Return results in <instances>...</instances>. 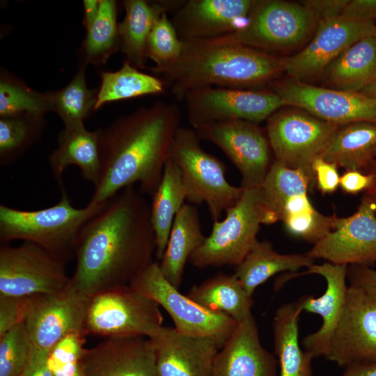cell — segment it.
I'll use <instances>...</instances> for the list:
<instances>
[{"mask_svg":"<svg viewBox=\"0 0 376 376\" xmlns=\"http://www.w3.org/2000/svg\"><path fill=\"white\" fill-rule=\"evenodd\" d=\"M86 67L80 65L71 81L61 89L46 92L52 111L61 118L65 127L84 124L94 110L97 91L87 86Z\"/></svg>","mask_w":376,"mask_h":376,"instance_id":"36","label":"cell"},{"mask_svg":"<svg viewBox=\"0 0 376 376\" xmlns=\"http://www.w3.org/2000/svg\"><path fill=\"white\" fill-rule=\"evenodd\" d=\"M256 1H180L171 21L181 40L214 39L242 27Z\"/></svg>","mask_w":376,"mask_h":376,"instance_id":"21","label":"cell"},{"mask_svg":"<svg viewBox=\"0 0 376 376\" xmlns=\"http://www.w3.org/2000/svg\"><path fill=\"white\" fill-rule=\"evenodd\" d=\"M373 182L370 173L359 171H346L340 178L339 187L349 194H357L366 191Z\"/></svg>","mask_w":376,"mask_h":376,"instance_id":"46","label":"cell"},{"mask_svg":"<svg viewBox=\"0 0 376 376\" xmlns=\"http://www.w3.org/2000/svg\"><path fill=\"white\" fill-rule=\"evenodd\" d=\"M350 0H308L302 3L315 15L318 21L340 17Z\"/></svg>","mask_w":376,"mask_h":376,"instance_id":"45","label":"cell"},{"mask_svg":"<svg viewBox=\"0 0 376 376\" xmlns=\"http://www.w3.org/2000/svg\"><path fill=\"white\" fill-rule=\"evenodd\" d=\"M159 304L130 285L99 292L88 299L86 334L104 337L156 336L162 327Z\"/></svg>","mask_w":376,"mask_h":376,"instance_id":"9","label":"cell"},{"mask_svg":"<svg viewBox=\"0 0 376 376\" xmlns=\"http://www.w3.org/2000/svg\"><path fill=\"white\" fill-rule=\"evenodd\" d=\"M315 182L304 173L274 160L261 187L267 209L286 230L313 244L334 228L337 216L320 212L308 191Z\"/></svg>","mask_w":376,"mask_h":376,"instance_id":"8","label":"cell"},{"mask_svg":"<svg viewBox=\"0 0 376 376\" xmlns=\"http://www.w3.org/2000/svg\"><path fill=\"white\" fill-rule=\"evenodd\" d=\"M84 334H70L50 350L48 364L53 376H84Z\"/></svg>","mask_w":376,"mask_h":376,"instance_id":"41","label":"cell"},{"mask_svg":"<svg viewBox=\"0 0 376 376\" xmlns=\"http://www.w3.org/2000/svg\"><path fill=\"white\" fill-rule=\"evenodd\" d=\"M194 130L200 139L219 147L238 169L241 188L262 187L272 162L268 138L257 124L233 120L204 125Z\"/></svg>","mask_w":376,"mask_h":376,"instance_id":"15","label":"cell"},{"mask_svg":"<svg viewBox=\"0 0 376 376\" xmlns=\"http://www.w3.org/2000/svg\"><path fill=\"white\" fill-rule=\"evenodd\" d=\"M187 295L201 306L236 322L251 316L253 299L233 274L219 273L193 286Z\"/></svg>","mask_w":376,"mask_h":376,"instance_id":"32","label":"cell"},{"mask_svg":"<svg viewBox=\"0 0 376 376\" xmlns=\"http://www.w3.org/2000/svg\"><path fill=\"white\" fill-rule=\"evenodd\" d=\"M175 60L151 71L178 101L191 91L206 87L260 86L283 72L284 58L243 45L208 40H182Z\"/></svg>","mask_w":376,"mask_h":376,"instance_id":"3","label":"cell"},{"mask_svg":"<svg viewBox=\"0 0 376 376\" xmlns=\"http://www.w3.org/2000/svg\"><path fill=\"white\" fill-rule=\"evenodd\" d=\"M44 116L0 117V165L14 163L40 138Z\"/></svg>","mask_w":376,"mask_h":376,"instance_id":"37","label":"cell"},{"mask_svg":"<svg viewBox=\"0 0 376 376\" xmlns=\"http://www.w3.org/2000/svg\"><path fill=\"white\" fill-rule=\"evenodd\" d=\"M84 376H159L151 338L143 336L106 337L84 350Z\"/></svg>","mask_w":376,"mask_h":376,"instance_id":"20","label":"cell"},{"mask_svg":"<svg viewBox=\"0 0 376 376\" xmlns=\"http://www.w3.org/2000/svg\"><path fill=\"white\" fill-rule=\"evenodd\" d=\"M318 23L314 13L302 3L256 1L242 27L207 40L243 45L275 55L274 52L287 51L304 44Z\"/></svg>","mask_w":376,"mask_h":376,"instance_id":"6","label":"cell"},{"mask_svg":"<svg viewBox=\"0 0 376 376\" xmlns=\"http://www.w3.org/2000/svg\"><path fill=\"white\" fill-rule=\"evenodd\" d=\"M180 119L176 104L157 102L100 129L101 173L89 203L107 202L136 183L143 195L152 196L160 183Z\"/></svg>","mask_w":376,"mask_h":376,"instance_id":"2","label":"cell"},{"mask_svg":"<svg viewBox=\"0 0 376 376\" xmlns=\"http://www.w3.org/2000/svg\"><path fill=\"white\" fill-rule=\"evenodd\" d=\"M100 77L95 111L106 103L160 94L166 89L160 78L144 73L127 62L115 72H102Z\"/></svg>","mask_w":376,"mask_h":376,"instance_id":"34","label":"cell"},{"mask_svg":"<svg viewBox=\"0 0 376 376\" xmlns=\"http://www.w3.org/2000/svg\"><path fill=\"white\" fill-rule=\"evenodd\" d=\"M350 285L361 289L376 299V269L363 265H350L347 267Z\"/></svg>","mask_w":376,"mask_h":376,"instance_id":"44","label":"cell"},{"mask_svg":"<svg viewBox=\"0 0 376 376\" xmlns=\"http://www.w3.org/2000/svg\"><path fill=\"white\" fill-rule=\"evenodd\" d=\"M300 298L281 305L272 322L274 352L278 359L279 376H313V358L302 350L299 342Z\"/></svg>","mask_w":376,"mask_h":376,"instance_id":"30","label":"cell"},{"mask_svg":"<svg viewBox=\"0 0 376 376\" xmlns=\"http://www.w3.org/2000/svg\"><path fill=\"white\" fill-rule=\"evenodd\" d=\"M374 36L376 37V24H375V31H374Z\"/></svg>","mask_w":376,"mask_h":376,"instance_id":"53","label":"cell"},{"mask_svg":"<svg viewBox=\"0 0 376 376\" xmlns=\"http://www.w3.org/2000/svg\"><path fill=\"white\" fill-rule=\"evenodd\" d=\"M100 134V129L89 131L84 124L64 127L60 132L49 164L61 190L65 189L63 173L71 165L77 166L83 178L92 182L94 187L97 185L101 173Z\"/></svg>","mask_w":376,"mask_h":376,"instance_id":"25","label":"cell"},{"mask_svg":"<svg viewBox=\"0 0 376 376\" xmlns=\"http://www.w3.org/2000/svg\"><path fill=\"white\" fill-rule=\"evenodd\" d=\"M49 352L35 347L33 356L22 376H53L48 364Z\"/></svg>","mask_w":376,"mask_h":376,"instance_id":"48","label":"cell"},{"mask_svg":"<svg viewBox=\"0 0 376 376\" xmlns=\"http://www.w3.org/2000/svg\"><path fill=\"white\" fill-rule=\"evenodd\" d=\"M365 173H370L373 175V182L364 194L372 202L376 214V160H374Z\"/></svg>","mask_w":376,"mask_h":376,"instance_id":"51","label":"cell"},{"mask_svg":"<svg viewBox=\"0 0 376 376\" xmlns=\"http://www.w3.org/2000/svg\"><path fill=\"white\" fill-rule=\"evenodd\" d=\"M313 264L314 260L306 253H280L270 242L257 240L235 267L234 274L252 296L257 287L275 274L286 271L295 273L300 268H308Z\"/></svg>","mask_w":376,"mask_h":376,"instance_id":"31","label":"cell"},{"mask_svg":"<svg viewBox=\"0 0 376 376\" xmlns=\"http://www.w3.org/2000/svg\"><path fill=\"white\" fill-rule=\"evenodd\" d=\"M52 111L47 93H41L29 87L8 72L0 75V117L31 115L44 116Z\"/></svg>","mask_w":376,"mask_h":376,"instance_id":"38","label":"cell"},{"mask_svg":"<svg viewBox=\"0 0 376 376\" xmlns=\"http://www.w3.org/2000/svg\"><path fill=\"white\" fill-rule=\"evenodd\" d=\"M196 205L185 203L176 214L159 267L164 278L179 288L186 263L205 240Z\"/></svg>","mask_w":376,"mask_h":376,"instance_id":"27","label":"cell"},{"mask_svg":"<svg viewBox=\"0 0 376 376\" xmlns=\"http://www.w3.org/2000/svg\"><path fill=\"white\" fill-rule=\"evenodd\" d=\"M182 45L167 12H164L157 18L149 34L146 45L147 58L155 63V67L164 65L180 56Z\"/></svg>","mask_w":376,"mask_h":376,"instance_id":"40","label":"cell"},{"mask_svg":"<svg viewBox=\"0 0 376 376\" xmlns=\"http://www.w3.org/2000/svg\"><path fill=\"white\" fill-rule=\"evenodd\" d=\"M225 212V218L213 222L210 234L191 255L189 261L194 267H236L258 240L260 224L277 221L265 205L261 187L244 189Z\"/></svg>","mask_w":376,"mask_h":376,"instance_id":"5","label":"cell"},{"mask_svg":"<svg viewBox=\"0 0 376 376\" xmlns=\"http://www.w3.org/2000/svg\"><path fill=\"white\" fill-rule=\"evenodd\" d=\"M88 299L72 284L60 292L24 297L22 323L35 347L50 351L70 334L86 335Z\"/></svg>","mask_w":376,"mask_h":376,"instance_id":"14","label":"cell"},{"mask_svg":"<svg viewBox=\"0 0 376 376\" xmlns=\"http://www.w3.org/2000/svg\"><path fill=\"white\" fill-rule=\"evenodd\" d=\"M340 376H376V361L347 366Z\"/></svg>","mask_w":376,"mask_h":376,"instance_id":"49","label":"cell"},{"mask_svg":"<svg viewBox=\"0 0 376 376\" xmlns=\"http://www.w3.org/2000/svg\"><path fill=\"white\" fill-rule=\"evenodd\" d=\"M100 0H84L83 24L88 29L97 18L100 10Z\"/></svg>","mask_w":376,"mask_h":376,"instance_id":"50","label":"cell"},{"mask_svg":"<svg viewBox=\"0 0 376 376\" xmlns=\"http://www.w3.org/2000/svg\"><path fill=\"white\" fill-rule=\"evenodd\" d=\"M159 376H211L221 345L210 337L190 336L163 327L151 338Z\"/></svg>","mask_w":376,"mask_h":376,"instance_id":"23","label":"cell"},{"mask_svg":"<svg viewBox=\"0 0 376 376\" xmlns=\"http://www.w3.org/2000/svg\"><path fill=\"white\" fill-rule=\"evenodd\" d=\"M118 25L116 1L100 0L98 15L86 29L80 48V65H104L119 49Z\"/></svg>","mask_w":376,"mask_h":376,"instance_id":"35","label":"cell"},{"mask_svg":"<svg viewBox=\"0 0 376 376\" xmlns=\"http://www.w3.org/2000/svg\"><path fill=\"white\" fill-rule=\"evenodd\" d=\"M342 17L357 21H372L376 19V0L349 1Z\"/></svg>","mask_w":376,"mask_h":376,"instance_id":"47","label":"cell"},{"mask_svg":"<svg viewBox=\"0 0 376 376\" xmlns=\"http://www.w3.org/2000/svg\"><path fill=\"white\" fill-rule=\"evenodd\" d=\"M186 197L181 171L168 158L150 205V220L156 237L155 257L159 261L166 249L174 218L185 204Z\"/></svg>","mask_w":376,"mask_h":376,"instance_id":"33","label":"cell"},{"mask_svg":"<svg viewBox=\"0 0 376 376\" xmlns=\"http://www.w3.org/2000/svg\"><path fill=\"white\" fill-rule=\"evenodd\" d=\"M35 345L24 324L0 336V376H22L33 356Z\"/></svg>","mask_w":376,"mask_h":376,"instance_id":"39","label":"cell"},{"mask_svg":"<svg viewBox=\"0 0 376 376\" xmlns=\"http://www.w3.org/2000/svg\"><path fill=\"white\" fill-rule=\"evenodd\" d=\"M322 75L327 88L361 92L376 78V37L364 38L346 48Z\"/></svg>","mask_w":376,"mask_h":376,"instance_id":"28","label":"cell"},{"mask_svg":"<svg viewBox=\"0 0 376 376\" xmlns=\"http://www.w3.org/2000/svg\"><path fill=\"white\" fill-rule=\"evenodd\" d=\"M361 93L376 100V78L366 86Z\"/></svg>","mask_w":376,"mask_h":376,"instance_id":"52","label":"cell"},{"mask_svg":"<svg viewBox=\"0 0 376 376\" xmlns=\"http://www.w3.org/2000/svg\"><path fill=\"white\" fill-rule=\"evenodd\" d=\"M200 140L194 129L180 127L171 142L169 158L181 171L188 203H205L213 221H218L238 201L244 189L228 182L225 164L205 152Z\"/></svg>","mask_w":376,"mask_h":376,"instance_id":"7","label":"cell"},{"mask_svg":"<svg viewBox=\"0 0 376 376\" xmlns=\"http://www.w3.org/2000/svg\"><path fill=\"white\" fill-rule=\"evenodd\" d=\"M375 28L372 21H357L341 16L319 21L311 42L299 53L284 58L283 72L290 78L304 82L315 78L346 48L373 36Z\"/></svg>","mask_w":376,"mask_h":376,"instance_id":"19","label":"cell"},{"mask_svg":"<svg viewBox=\"0 0 376 376\" xmlns=\"http://www.w3.org/2000/svg\"><path fill=\"white\" fill-rule=\"evenodd\" d=\"M61 191V200L44 209L22 210L1 204V242L17 240L31 242L65 262L75 256L80 230L107 201L75 208L65 189Z\"/></svg>","mask_w":376,"mask_h":376,"instance_id":"4","label":"cell"},{"mask_svg":"<svg viewBox=\"0 0 376 376\" xmlns=\"http://www.w3.org/2000/svg\"><path fill=\"white\" fill-rule=\"evenodd\" d=\"M129 285L162 306L181 334L210 337L222 347L237 324L230 316L210 311L180 293L164 278L158 262L139 272Z\"/></svg>","mask_w":376,"mask_h":376,"instance_id":"10","label":"cell"},{"mask_svg":"<svg viewBox=\"0 0 376 376\" xmlns=\"http://www.w3.org/2000/svg\"><path fill=\"white\" fill-rule=\"evenodd\" d=\"M71 284L65 261L28 242L0 248V296L60 292Z\"/></svg>","mask_w":376,"mask_h":376,"instance_id":"12","label":"cell"},{"mask_svg":"<svg viewBox=\"0 0 376 376\" xmlns=\"http://www.w3.org/2000/svg\"><path fill=\"white\" fill-rule=\"evenodd\" d=\"M306 254L341 265L370 267L376 263V214L363 194L357 210L336 219L334 228L313 244Z\"/></svg>","mask_w":376,"mask_h":376,"instance_id":"17","label":"cell"},{"mask_svg":"<svg viewBox=\"0 0 376 376\" xmlns=\"http://www.w3.org/2000/svg\"><path fill=\"white\" fill-rule=\"evenodd\" d=\"M155 251L150 205L139 189L127 187L110 198L80 230L71 284L88 298L129 285L154 262Z\"/></svg>","mask_w":376,"mask_h":376,"instance_id":"1","label":"cell"},{"mask_svg":"<svg viewBox=\"0 0 376 376\" xmlns=\"http://www.w3.org/2000/svg\"><path fill=\"white\" fill-rule=\"evenodd\" d=\"M24 297L0 296V336L22 322Z\"/></svg>","mask_w":376,"mask_h":376,"instance_id":"43","label":"cell"},{"mask_svg":"<svg viewBox=\"0 0 376 376\" xmlns=\"http://www.w3.org/2000/svg\"><path fill=\"white\" fill-rule=\"evenodd\" d=\"M277 359L265 349L251 315L237 322L217 352L211 376H278Z\"/></svg>","mask_w":376,"mask_h":376,"instance_id":"24","label":"cell"},{"mask_svg":"<svg viewBox=\"0 0 376 376\" xmlns=\"http://www.w3.org/2000/svg\"></svg>","mask_w":376,"mask_h":376,"instance_id":"55","label":"cell"},{"mask_svg":"<svg viewBox=\"0 0 376 376\" xmlns=\"http://www.w3.org/2000/svg\"><path fill=\"white\" fill-rule=\"evenodd\" d=\"M178 2H150L144 0L123 1L125 15L118 25V31L119 49L125 55V62L138 69L145 68L147 41L155 22L163 13L174 10Z\"/></svg>","mask_w":376,"mask_h":376,"instance_id":"26","label":"cell"},{"mask_svg":"<svg viewBox=\"0 0 376 376\" xmlns=\"http://www.w3.org/2000/svg\"><path fill=\"white\" fill-rule=\"evenodd\" d=\"M326 359L345 368L376 361V299L349 285L343 315Z\"/></svg>","mask_w":376,"mask_h":376,"instance_id":"18","label":"cell"},{"mask_svg":"<svg viewBox=\"0 0 376 376\" xmlns=\"http://www.w3.org/2000/svg\"><path fill=\"white\" fill-rule=\"evenodd\" d=\"M376 123L339 125L319 157L346 171L366 172L375 160Z\"/></svg>","mask_w":376,"mask_h":376,"instance_id":"29","label":"cell"},{"mask_svg":"<svg viewBox=\"0 0 376 376\" xmlns=\"http://www.w3.org/2000/svg\"><path fill=\"white\" fill-rule=\"evenodd\" d=\"M347 265L329 262L312 265L303 273H292L293 278L304 274H318L326 281L324 292L318 297L305 295L300 297L302 311L315 313L322 318L320 327L303 338L304 350L312 357H325L334 334L343 313L348 285Z\"/></svg>","mask_w":376,"mask_h":376,"instance_id":"22","label":"cell"},{"mask_svg":"<svg viewBox=\"0 0 376 376\" xmlns=\"http://www.w3.org/2000/svg\"><path fill=\"white\" fill-rule=\"evenodd\" d=\"M375 160H376V150H375Z\"/></svg>","mask_w":376,"mask_h":376,"instance_id":"54","label":"cell"},{"mask_svg":"<svg viewBox=\"0 0 376 376\" xmlns=\"http://www.w3.org/2000/svg\"><path fill=\"white\" fill-rule=\"evenodd\" d=\"M285 107L267 120V136L271 150L275 160L302 171L315 184L312 163L339 125L326 122L301 109Z\"/></svg>","mask_w":376,"mask_h":376,"instance_id":"11","label":"cell"},{"mask_svg":"<svg viewBox=\"0 0 376 376\" xmlns=\"http://www.w3.org/2000/svg\"><path fill=\"white\" fill-rule=\"evenodd\" d=\"M183 101L194 129L233 120L258 124L286 106L274 91L214 86L191 91Z\"/></svg>","mask_w":376,"mask_h":376,"instance_id":"13","label":"cell"},{"mask_svg":"<svg viewBox=\"0 0 376 376\" xmlns=\"http://www.w3.org/2000/svg\"><path fill=\"white\" fill-rule=\"evenodd\" d=\"M338 166L321 157H316L312 163L317 189L323 194L334 193L339 187L340 175Z\"/></svg>","mask_w":376,"mask_h":376,"instance_id":"42","label":"cell"},{"mask_svg":"<svg viewBox=\"0 0 376 376\" xmlns=\"http://www.w3.org/2000/svg\"><path fill=\"white\" fill-rule=\"evenodd\" d=\"M272 91L286 106L301 109L332 124L376 123V100L361 92L315 86L292 78L274 82Z\"/></svg>","mask_w":376,"mask_h":376,"instance_id":"16","label":"cell"}]
</instances>
